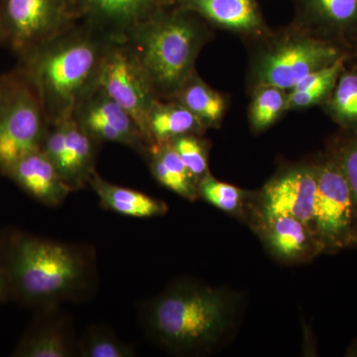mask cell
Returning <instances> with one entry per match:
<instances>
[{
  "mask_svg": "<svg viewBox=\"0 0 357 357\" xmlns=\"http://www.w3.org/2000/svg\"><path fill=\"white\" fill-rule=\"evenodd\" d=\"M314 163L318 185L312 231L321 252H337L357 243V215L351 188L330 151Z\"/></svg>",
  "mask_w": 357,
  "mask_h": 357,
  "instance_id": "obj_8",
  "label": "cell"
},
{
  "mask_svg": "<svg viewBox=\"0 0 357 357\" xmlns=\"http://www.w3.org/2000/svg\"><path fill=\"white\" fill-rule=\"evenodd\" d=\"M248 91L267 84L292 91L307 75L349 56L290 24L249 42Z\"/></svg>",
  "mask_w": 357,
  "mask_h": 357,
  "instance_id": "obj_5",
  "label": "cell"
},
{
  "mask_svg": "<svg viewBox=\"0 0 357 357\" xmlns=\"http://www.w3.org/2000/svg\"><path fill=\"white\" fill-rule=\"evenodd\" d=\"M89 185L100 199L103 208L119 215L135 218H151L161 217L168 211V206L163 201L136 190L112 184L96 172L89 178Z\"/></svg>",
  "mask_w": 357,
  "mask_h": 357,
  "instance_id": "obj_18",
  "label": "cell"
},
{
  "mask_svg": "<svg viewBox=\"0 0 357 357\" xmlns=\"http://www.w3.org/2000/svg\"><path fill=\"white\" fill-rule=\"evenodd\" d=\"M79 357H133L132 345L122 342L109 328L102 325L89 326L79 338Z\"/></svg>",
  "mask_w": 357,
  "mask_h": 357,
  "instance_id": "obj_25",
  "label": "cell"
},
{
  "mask_svg": "<svg viewBox=\"0 0 357 357\" xmlns=\"http://www.w3.org/2000/svg\"><path fill=\"white\" fill-rule=\"evenodd\" d=\"M206 130L199 119L176 100L157 98L150 109L148 131L152 145L169 142L185 134L203 135Z\"/></svg>",
  "mask_w": 357,
  "mask_h": 357,
  "instance_id": "obj_21",
  "label": "cell"
},
{
  "mask_svg": "<svg viewBox=\"0 0 357 357\" xmlns=\"http://www.w3.org/2000/svg\"><path fill=\"white\" fill-rule=\"evenodd\" d=\"M112 40L82 20L20 58L17 70L38 96L49 124L73 116L77 105L98 86L102 59Z\"/></svg>",
  "mask_w": 357,
  "mask_h": 357,
  "instance_id": "obj_2",
  "label": "cell"
},
{
  "mask_svg": "<svg viewBox=\"0 0 357 357\" xmlns=\"http://www.w3.org/2000/svg\"><path fill=\"white\" fill-rule=\"evenodd\" d=\"M321 107L340 129H357V65L345 64L332 93Z\"/></svg>",
  "mask_w": 357,
  "mask_h": 357,
  "instance_id": "obj_22",
  "label": "cell"
},
{
  "mask_svg": "<svg viewBox=\"0 0 357 357\" xmlns=\"http://www.w3.org/2000/svg\"><path fill=\"white\" fill-rule=\"evenodd\" d=\"M2 89H3V76H0V100H1Z\"/></svg>",
  "mask_w": 357,
  "mask_h": 357,
  "instance_id": "obj_31",
  "label": "cell"
},
{
  "mask_svg": "<svg viewBox=\"0 0 357 357\" xmlns=\"http://www.w3.org/2000/svg\"><path fill=\"white\" fill-rule=\"evenodd\" d=\"M328 151L342 169L351 188L357 215V129L344 130L333 140Z\"/></svg>",
  "mask_w": 357,
  "mask_h": 357,
  "instance_id": "obj_28",
  "label": "cell"
},
{
  "mask_svg": "<svg viewBox=\"0 0 357 357\" xmlns=\"http://www.w3.org/2000/svg\"><path fill=\"white\" fill-rule=\"evenodd\" d=\"M234 310L227 293L180 281L144 303L140 314L145 333L159 347L192 354L220 342L231 326Z\"/></svg>",
  "mask_w": 357,
  "mask_h": 357,
  "instance_id": "obj_3",
  "label": "cell"
},
{
  "mask_svg": "<svg viewBox=\"0 0 357 357\" xmlns=\"http://www.w3.org/2000/svg\"><path fill=\"white\" fill-rule=\"evenodd\" d=\"M11 299V289L6 268L0 261V304Z\"/></svg>",
  "mask_w": 357,
  "mask_h": 357,
  "instance_id": "obj_30",
  "label": "cell"
},
{
  "mask_svg": "<svg viewBox=\"0 0 357 357\" xmlns=\"http://www.w3.org/2000/svg\"><path fill=\"white\" fill-rule=\"evenodd\" d=\"M347 63V59H342L304 77L292 91H288V112L323 105L335 88L338 76Z\"/></svg>",
  "mask_w": 357,
  "mask_h": 357,
  "instance_id": "obj_23",
  "label": "cell"
},
{
  "mask_svg": "<svg viewBox=\"0 0 357 357\" xmlns=\"http://www.w3.org/2000/svg\"><path fill=\"white\" fill-rule=\"evenodd\" d=\"M4 176L35 201L50 208L61 206L74 191L41 150L18 160Z\"/></svg>",
  "mask_w": 357,
  "mask_h": 357,
  "instance_id": "obj_16",
  "label": "cell"
},
{
  "mask_svg": "<svg viewBox=\"0 0 357 357\" xmlns=\"http://www.w3.org/2000/svg\"><path fill=\"white\" fill-rule=\"evenodd\" d=\"M198 192L204 201L231 215L243 213L246 199L250 196L236 185L220 182L211 173L199 181Z\"/></svg>",
  "mask_w": 357,
  "mask_h": 357,
  "instance_id": "obj_26",
  "label": "cell"
},
{
  "mask_svg": "<svg viewBox=\"0 0 357 357\" xmlns=\"http://www.w3.org/2000/svg\"><path fill=\"white\" fill-rule=\"evenodd\" d=\"M0 261L11 300L35 311L86 300L98 284L96 249L89 244L13 229L0 234Z\"/></svg>",
  "mask_w": 357,
  "mask_h": 357,
  "instance_id": "obj_1",
  "label": "cell"
},
{
  "mask_svg": "<svg viewBox=\"0 0 357 357\" xmlns=\"http://www.w3.org/2000/svg\"><path fill=\"white\" fill-rule=\"evenodd\" d=\"M81 21L75 0H0V42L20 58Z\"/></svg>",
  "mask_w": 357,
  "mask_h": 357,
  "instance_id": "obj_7",
  "label": "cell"
},
{
  "mask_svg": "<svg viewBox=\"0 0 357 357\" xmlns=\"http://www.w3.org/2000/svg\"><path fill=\"white\" fill-rule=\"evenodd\" d=\"M291 24L303 32L337 47L349 56L357 55V0H293Z\"/></svg>",
  "mask_w": 357,
  "mask_h": 357,
  "instance_id": "obj_11",
  "label": "cell"
},
{
  "mask_svg": "<svg viewBox=\"0 0 357 357\" xmlns=\"http://www.w3.org/2000/svg\"><path fill=\"white\" fill-rule=\"evenodd\" d=\"M251 95L248 107L249 126L253 132L259 133L271 128L288 112V91L277 86H255L249 91Z\"/></svg>",
  "mask_w": 357,
  "mask_h": 357,
  "instance_id": "obj_24",
  "label": "cell"
},
{
  "mask_svg": "<svg viewBox=\"0 0 357 357\" xmlns=\"http://www.w3.org/2000/svg\"><path fill=\"white\" fill-rule=\"evenodd\" d=\"M197 185L208 171V146L201 134H185L169 141Z\"/></svg>",
  "mask_w": 357,
  "mask_h": 357,
  "instance_id": "obj_27",
  "label": "cell"
},
{
  "mask_svg": "<svg viewBox=\"0 0 357 357\" xmlns=\"http://www.w3.org/2000/svg\"><path fill=\"white\" fill-rule=\"evenodd\" d=\"M175 3L211 27L236 34L248 43L271 31L257 0H175Z\"/></svg>",
  "mask_w": 357,
  "mask_h": 357,
  "instance_id": "obj_14",
  "label": "cell"
},
{
  "mask_svg": "<svg viewBox=\"0 0 357 357\" xmlns=\"http://www.w3.org/2000/svg\"><path fill=\"white\" fill-rule=\"evenodd\" d=\"M49 123L38 96L16 70L3 76L0 100V173L41 149Z\"/></svg>",
  "mask_w": 357,
  "mask_h": 357,
  "instance_id": "obj_6",
  "label": "cell"
},
{
  "mask_svg": "<svg viewBox=\"0 0 357 357\" xmlns=\"http://www.w3.org/2000/svg\"><path fill=\"white\" fill-rule=\"evenodd\" d=\"M347 64L357 65V55L356 56V57L352 59L351 61H349V62H347Z\"/></svg>",
  "mask_w": 357,
  "mask_h": 357,
  "instance_id": "obj_32",
  "label": "cell"
},
{
  "mask_svg": "<svg viewBox=\"0 0 357 357\" xmlns=\"http://www.w3.org/2000/svg\"><path fill=\"white\" fill-rule=\"evenodd\" d=\"M96 143L74 116L66 121V156L62 176L74 191L86 187L96 172Z\"/></svg>",
  "mask_w": 357,
  "mask_h": 357,
  "instance_id": "obj_20",
  "label": "cell"
},
{
  "mask_svg": "<svg viewBox=\"0 0 357 357\" xmlns=\"http://www.w3.org/2000/svg\"><path fill=\"white\" fill-rule=\"evenodd\" d=\"M257 227L268 250L282 261H305L321 252L312 230L297 218L277 217Z\"/></svg>",
  "mask_w": 357,
  "mask_h": 357,
  "instance_id": "obj_17",
  "label": "cell"
},
{
  "mask_svg": "<svg viewBox=\"0 0 357 357\" xmlns=\"http://www.w3.org/2000/svg\"><path fill=\"white\" fill-rule=\"evenodd\" d=\"M82 20L115 40H124L136 26L175 0H75Z\"/></svg>",
  "mask_w": 357,
  "mask_h": 357,
  "instance_id": "obj_15",
  "label": "cell"
},
{
  "mask_svg": "<svg viewBox=\"0 0 357 357\" xmlns=\"http://www.w3.org/2000/svg\"><path fill=\"white\" fill-rule=\"evenodd\" d=\"M73 116L98 144L117 143L146 156L150 145L136 122L100 86L84 96Z\"/></svg>",
  "mask_w": 357,
  "mask_h": 357,
  "instance_id": "obj_12",
  "label": "cell"
},
{
  "mask_svg": "<svg viewBox=\"0 0 357 357\" xmlns=\"http://www.w3.org/2000/svg\"><path fill=\"white\" fill-rule=\"evenodd\" d=\"M36 316L13 351L15 357L79 356L74 326L59 307L36 311Z\"/></svg>",
  "mask_w": 357,
  "mask_h": 357,
  "instance_id": "obj_13",
  "label": "cell"
},
{
  "mask_svg": "<svg viewBox=\"0 0 357 357\" xmlns=\"http://www.w3.org/2000/svg\"><path fill=\"white\" fill-rule=\"evenodd\" d=\"M171 100L184 105L206 129L220 128L229 107V96L208 86L197 70Z\"/></svg>",
  "mask_w": 357,
  "mask_h": 357,
  "instance_id": "obj_19",
  "label": "cell"
},
{
  "mask_svg": "<svg viewBox=\"0 0 357 357\" xmlns=\"http://www.w3.org/2000/svg\"><path fill=\"white\" fill-rule=\"evenodd\" d=\"M211 37L206 21L173 3L136 26L124 40L157 98L171 100L196 72L199 53Z\"/></svg>",
  "mask_w": 357,
  "mask_h": 357,
  "instance_id": "obj_4",
  "label": "cell"
},
{
  "mask_svg": "<svg viewBox=\"0 0 357 357\" xmlns=\"http://www.w3.org/2000/svg\"><path fill=\"white\" fill-rule=\"evenodd\" d=\"M146 157L149 161L150 170L160 184L188 201L192 202L198 198V185L195 183L183 180L171 172L154 152L148 150Z\"/></svg>",
  "mask_w": 357,
  "mask_h": 357,
  "instance_id": "obj_29",
  "label": "cell"
},
{
  "mask_svg": "<svg viewBox=\"0 0 357 357\" xmlns=\"http://www.w3.org/2000/svg\"><path fill=\"white\" fill-rule=\"evenodd\" d=\"M317 185L314 162L281 171L270 178L257 195V223L277 217H292L312 230Z\"/></svg>",
  "mask_w": 357,
  "mask_h": 357,
  "instance_id": "obj_10",
  "label": "cell"
},
{
  "mask_svg": "<svg viewBox=\"0 0 357 357\" xmlns=\"http://www.w3.org/2000/svg\"><path fill=\"white\" fill-rule=\"evenodd\" d=\"M98 86L132 117L151 146L148 116L158 98L126 40L110 42L98 73Z\"/></svg>",
  "mask_w": 357,
  "mask_h": 357,
  "instance_id": "obj_9",
  "label": "cell"
}]
</instances>
